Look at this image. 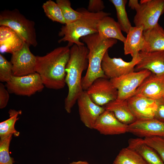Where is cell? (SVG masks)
I'll return each instance as SVG.
<instances>
[{"label":"cell","instance_id":"obj_23","mask_svg":"<svg viewBox=\"0 0 164 164\" xmlns=\"http://www.w3.org/2000/svg\"><path fill=\"white\" fill-rule=\"evenodd\" d=\"M105 110L112 112L116 118L122 123L130 125L137 119L132 112L127 100L116 99L105 105Z\"/></svg>","mask_w":164,"mask_h":164},{"label":"cell","instance_id":"obj_19","mask_svg":"<svg viewBox=\"0 0 164 164\" xmlns=\"http://www.w3.org/2000/svg\"><path fill=\"white\" fill-rule=\"evenodd\" d=\"M25 43L14 31L5 26L0 27V51L12 54L20 50Z\"/></svg>","mask_w":164,"mask_h":164},{"label":"cell","instance_id":"obj_7","mask_svg":"<svg viewBox=\"0 0 164 164\" xmlns=\"http://www.w3.org/2000/svg\"><path fill=\"white\" fill-rule=\"evenodd\" d=\"M152 73L150 71L144 70L110 79L118 91L117 99L126 100L134 95L137 89Z\"/></svg>","mask_w":164,"mask_h":164},{"label":"cell","instance_id":"obj_5","mask_svg":"<svg viewBox=\"0 0 164 164\" xmlns=\"http://www.w3.org/2000/svg\"><path fill=\"white\" fill-rule=\"evenodd\" d=\"M0 26H7L14 31L29 46L37 45L35 22L27 19L18 9L1 11Z\"/></svg>","mask_w":164,"mask_h":164},{"label":"cell","instance_id":"obj_1","mask_svg":"<svg viewBox=\"0 0 164 164\" xmlns=\"http://www.w3.org/2000/svg\"><path fill=\"white\" fill-rule=\"evenodd\" d=\"M70 56V48L67 45L57 47L44 56H36L35 71L45 87L56 90L64 87L66 67Z\"/></svg>","mask_w":164,"mask_h":164},{"label":"cell","instance_id":"obj_18","mask_svg":"<svg viewBox=\"0 0 164 164\" xmlns=\"http://www.w3.org/2000/svg\"><path fill=\"white\" fill-rule=\"evenodd\" d=\"M142 26H132L127 33L124 43V53L125 55H130L132 58L138 55L143 50L145 43Z\"/></svg>","mask_w":164,"mask_h":164},{"label":"cell","instance_id":"obj_30","mask_svg":"<svg viewBox=\"0 0 164 164\" xmlns=\"http://www.w3.org/2000/svg\"><path fill=\"white\" fill-rule=\"evenodd\" d=\"M13 76L12 66L2 55L0 54V81L7 83Z\"/></svg>","mask_w":164,"mask_h":164},{"label":"cell","instance_id":"obj_8","mask_svg":"<svg viewBox=\"0 0 164 164\" xmlns=\"http://www.w3.org/2000/svg\"><path fill=\"white\" fill-rule=\"evenodd\" d=\"M5 86L9 94L28 97L42 91L45 87L36 72L21 77L13 76Z\"/></svg>","mask_w":164,"mask_h":164},{"label":"cell","instance_id":"obj_37","mask_svg":"<svg viewBox=\"0 0 164 164\" xmlns=\"http://www.w3.org/2000/svg\"><path fill=\"white\" fill-rule=\"evenodd\" d=\"M163 137L164 138V137Z\"/></svg>","mask_w":164,"mask_h":164},{"label":"cell","instance_id":"obj_20","mask_svg":"<svg viewBox=\"0 0 164 164\" xmlns=\"http://www.w3.org/2000/svg\"><path fill=\"white\" fill-rule=\"evenodd\" d=\"M128 147L137 152L147 164H164L160 157L152 148L146 144L141 138H131Z\"/></svg>","mask_w":164,"mask_h":164},{"label":"cell","instance_id":"obj_10","mask_svg":"<svg viewBox=\"0 0 164 164\" xmlns=\"http://www.w3.org/2000/svg\"><path fill=\"white\" fill-rule=\"evenodd\" d=\"M140 59L139 53L138 56L132 58L131 61L126 62L121 58L111 57L108 51L103 57L101 67L107 78H116L135 71V67Z\"/></svg>","mask_w":164,"mask_h":164},{"label":"cell","instance_id":"obj_25","mask_svg":"<svg viewBox=\"0 0 164 164\" xmlns=\"http://www.w3.org/2000/svg\"><path fill=\"white\" fill-rule=\"evenodd\" d=\"M114 5L116 12L117 22L121 31L127 34L132 26L128 17L125 9L126 0H110Z\"/></svg>","mask_w":164,"mask_h":164},{"label":"cell","instance_id":"obj_31","mask_svg":"<svg viewBox=\"0 0 164 164\" xmlns=\"http://www.w3.org/2000/svg\"><path fill=\"white\" fill-rule=\"evenodd\" d=\"M143 139L146 144L156 151L164 162V138L155 136L144 138Z\"/></svg>","mask_w":164,"mask_h":164},{"label":"cell","instance_id":"obj_6","mask_svg":"<svg viewBox=\"0 0 164 164\" xmlns=\"http://www.w3.org/2000/svg\"><path fill=\"white\" fill-rule=\"evenodd\" d=\"M133 19L135 26H142L144 30L158 24L161 16L164 13V0H142L136 10Z\"/></svg>","mask_w":164,"mask_h":164},{"label":"cell","instance_id":"obj_27","mask_svg":"<svg viewBox=\"0 0 164 164\" xmlns=\"http://www.w3.org/2000/svg\"><path fill=\"white\" fill-rule=\"evenodd\" d=\"M56 2L60 7L66 24L72 23L78 19L82 15L81 12L78 9L73 10L71 6L69 0H56Z\"/></svg>","mask_w":164,"mask_h":164},{"label":"cell","instance_id":"obj_32","mask_svg":"<svg viewBox=\"0 0 164 164\" xmlns=\"http://www.w3.org/2000/svg\"><path fill=\"white\" fill-rule=\"evenodd\" d=\"M156 103L154 118L164 123V97L156 100Z\"/></svg>","mask_w":164,"mask_h":164},{"label":"cell","instance_id":"obj_38","mask_svg":"<svg viewBox=\"0 0 164 164\" xmlns=\"http://www.w3.org/2000/svg\"></svg>","mask_w":164,"mask_h":164},{"label":"cell","instance_id":"obj_26","mask_svg":"<svg viewBox=\"0 0 164 164\" xmlns=\"http://www.w3.org/2000/svg\"><path fill=\"white\" fill-rule=\"evenodd\" d=\"M9 118L0 123V137H3L10 134L14 136H19V132L16 130L15 125L16 121L19 119L18 116L21 114V110L16 111L10 109L9 111Z\"/></svg>","mask_w":164,"mask_h":164},{"label":"cell","instance_id":"obj_15","mask_svg":"<svg viewBox=\"0 0 164 164\" xmlns=\"http://www.w3.org/2000/svg\"><path fill=\"white\" fill-rule=\"evenodd\" d=\"M135 95L157 100L164 97V75L152 73L137 89Z\"/></svg>","mask_w":164,"mask_h":164},{"label":"cell","instance_id":"obj_21","mask_svg":"<svg viewBox=\"0 0 164 164\" xmlns=\"http://www.w3.org/2000/svg\"><path fill=\"white\" fill-rule=\"evenodd\" d=\"M145 43L142 52H150L164 51V29L159 24L144 30Z\"/></svg>","mask_w":164,"mask_h":164},{"label":"cell","instance_id":"obj_24","mask_svg":"<svg viewBox=\"0 0 164 164\" xmlns=\"http://www.w3.org/2000/svg\"><path fill=\"white\" fill-rule=\"evenodd\" d=\"M113 164H147L136 151L128 147L120 150Z\"/></svg>","mask_w":164,"mask_h":164},{"label":"cell","instance_id":"obj_22","mask_svg":"<svg viewBox=\"0 0 164 164\" xmlns=\"http://www.w3.org/2000/svg\"><path fill=\"white\" fill-rule=\"evenodd\" d=\"M97 29L98 35L103 39H118L123 43L125 41L126 37L122 34L117 22L109 16L103 17L100 21Z\"/></svg>","mask_w":164,"mask_h":164},{"label":"cell","instance_id":"obj_35","mask_svg":"<svg viewBox=\"0 0 164 164\" xmlns=\"http://www.w3.org/2000/svg\"><path fill=\"white\" fill-rule=\"evenodd\" d=\"M128 5L131 9L136 10L139 6V3L137 0H130Z\"/></svg>","mask_w":164,"mask_h":164},{"label":"cell","instance_id":"obj_2","mask_svg":"<svg viewBox=\"0 0 164 164\" xmlns=\"http://www.w3.org/2000/svg\"><path fill=\"white\" fill-rule=\"evenodd\" d=\"M88 53V49L84 45L74 44L70 49V57L66 69V83L68 91L64 101L65 109L69 113L84 91L82 86V75L87 68Z\"/></svg>","mask_w":164,"mask_h":164},{"label":"cell","instance_id":"obj_9","mask_svg":"<svg viewBox=\"0 0 164 164\" xmlns=\"http://www.w3.org/2000/svg\"><path fill=\"white\" fill-rule=\"evenodd\" d=\"M91 100L102 106L117 99L118 91L110 79L101 77L95 80L86 91Z\"/></svg>","mask_w":164,"mask_h":164},{"label":"cell","instance_id":"obj_3","mask_svg":"<svg viewBox=\"0 0 164 164\" xmlns=\"http://www.w3.org/2000/svg\"><path fill=\"white\" fill-rule=\"evenodd\" d=\"M80 39L86 44L88 50V66L85 75L82 80L83 89L86 91L96 79L106 77L102 69V61L106 52L117 43V40L103 39L98 33L82 37Z\"/></svg>","mask_w":164,"mask_h":164},{"label":"cell","instance_id":"obj_28","mask_svg":"<svg viewBox=\"0 0 164 164\" xmlns=\"http://www.w3.org/2000/svg\"><path fill=\"white\" fill-rule=\"evenodd\" d=\"M42 7L46 15L52 21L66 24L61 10L56 2L51 0L46 1Z\"/></svg>","mask_w":164,"mask_h":164},{"label":"cell","instance_id":"obj_17","mask_svg":"<svg viewBox=\"0 0 164 164\" xmlns=\"http://www.w3.org/2000/svg\"><path fill=\"white\" fill-rule=\"evenodd\" d=\"M127 100L130 110L137 120L154 118L156 100L135 95Z\"/></svg>","mask_w":164,"mask_h":164},{"label":"cell","instance_id":"obj_14","mask_svg":"<svg viewBox=\"0 0 164 164\" xmlns=\"http://www.w3.org/2000/svg\"><path fill=\"white\" fill-rule=\"evenodd\" d=\"M128 126L120 122L112 112L105 110L97 118L93 129L103 135H117L127 132Z\"/></svg>","mask_w":164,"mask_h":164},{"label":"cell","instance_id":"obj_34","mask_svg":"<svg viewBox=\"0 0 164 164\" xmlns=\"http://www.w3.org/2000/svg\"><path fill=\"white\" fill-rule=\"evenodd\" d=\"M9 93L6 89L5 86L0 83V108L3 109L6 107L9 98Z\"/></svg>","mask_w":164,"mask_h":164},{"label":"cell","instance_id":"obj_16","mask_svg":"<svg viewBox=\"0 0 164 164\" xmlns=\"http://www.w3.org/2000/svg\"><path fill=\"white\" fill-rule=\"evenodd\" d=\"M141 59L135 66V71L144 70L157 75H164V51L139 53Z\"/></svg>","mask_w":164,"mask_h":164},{"label":"cell","instance_id":"obj_29","mask_svg":"<svg viewBox=\"0 0 164 164\" xmlns=\"http://www.w3.org/2000/svg\"><path fill=\"white\" fill-rule=\"evenodd\" d=\"M12 135L10 134L0 137V164H14L15 162L14 158L11 157L9 153V146Z\"/></svg>","mask_w":164,"mask_h":164},{"label":"cell","instance_id":"obj_4","mask_svg":"<svg viewBox=\"0 0 164 164\" xmlns=\"http://www.w3.org/2000/svg\"><path fill=\"white\" fill-rule=\"evenodd\" d=\"M81 12V17L74 22L62 26L59 33V36L62 37L58 43L67 41L69 47L73 44L84 46L83 43L80 41L83 37L98 33L97 26L100 21L103 17L111 13L103 11L98 13L89 12L85 8H80Z\"/></svg>","mask_w":164,"mask_h":164},{"label":"cell","instance_id":"obj_12","mask_svg":"<svg viewBox=\"0 0 164 164\" xmlns=\"http://www.w3.org/2000/svg\"><path fill=\"white\" fill-rule=\"evenodd\" d=\"M80 119L87 128L93 129L99 116L105 110L104 106L98 105L91 99L84 91L77 101Z\"/></svg>","mask_w":164,"mask_h":164},{"label":"cell","instance_id":"obj_13","mask_svg":"<svg viewBox=\"0 0 164 164\" xmlns=\"http://www.w3.org/2000/svg\"><path fill=\"white\" fill-rule=\"evenodd\" d=\"M127 132L140 138L164 137V123L154 118L137 119L128 125Z\"/></svg>","mask_w":164,"mask_h":164},{"label":"cell","instance_id":"obj_36","mask_svg":"<svg viewBox=\"0 0 164 164\" xmlns=\"http://www.w3.org/2000/svg\"><path fill=\"white\" fill-rule=\"evenodd\" d=\"M70 164H89L86 161H73L70 163Z\"/></svg>","mask_w":164,"mask_h":164},{"label":"cell","instance_id":"obj_11","mask_svg":"<svg viewBox=\"0 0 164 164\" xmlns=\"http://www.w3.org/2000/svg\"><path fill=\"white\" fill-rule=\"evenodd\" d=\"M29 47L25 43L20 50L12 54L10 62L13 76L21 77L36 72V56L31 53Z\"/></svg>","mask_w":164,"mask_h":164},{"label":"cell","instance_id":"obj_33","mask_svg":"<svg viewBox=\"0 0 164 164\" xmlns=\"http://www.w3.org/2000/svg\"><path fill=\"white\" fill-rule=\"evenodd\" d=\"M105 7L104 2L101 0H90L87 10L92 13H98L103 11Z\"/></svg>","mask_w":164,"mask_h":164}]
</instances>
